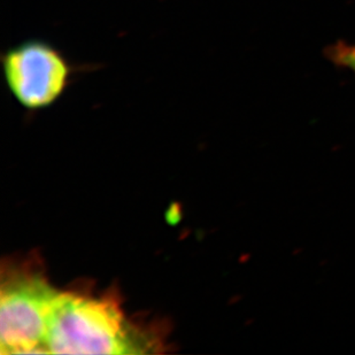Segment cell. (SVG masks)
<instances>
[{
  "mask_svg": "<svg viewBox=\"0 0 355 355\" xmlns=\"http://www.w3.org/2000/svg\"><path fill=\"white\" fill-rule=\"evenodd\" d=\"M58 295L37 272L8 274L0 290L1 354L46 353L47 325Z\"/></svg>",
  "mask_w": 355,
  "mask_h": 355,
  "instance_id": "2",
  "label": "cell"
},
{
  "mask_svg": "<svg viewBox=\"0 0 355 355\" xmlns=\"http://www.w3.org/2000/svg\"><path fill=\"white\" fill-rule=\"evenodd\" d=\"M131 327L118 300L59 293L51 311L45 347L54 354H138L151 344Z\"/></svg>",
  "mask_w": 355,
  "mask_h": 355,
  "instance_id": "1",
  "label": "cell"
},
{
  "mask_svg": "<svg viewBox=\"0 0 355 355\" xmlns=\"http://www.w3.org/2000/svg\"><path fill=\"white\" fill-rule=\"evenodd\" d=\"M324 53L332 64H337L338 67L347 68L355 73V45L338 42L330 45Z\"/></svg>",
  "mask_w": 355,
  "mask_h": 355,
  "instance_id": "4",
  "label": "cell"
},
{
  "mask_svg": "<svg viewBox=\"0 0 355 355\" xmlns=\"http://www.w3.org/2000/svg\"><path fill=\"white\" fill-rule=\"evenodd\" d=\"M7 87L22 106L46 107L60 97L71 68L60 51L40 40L17 44L1 59Z\"/></svg>",
  "mask_w": 355,
  "mask_h": 355,
  "instance_id": "3",
  "label": "cell"
}]
</instances>
